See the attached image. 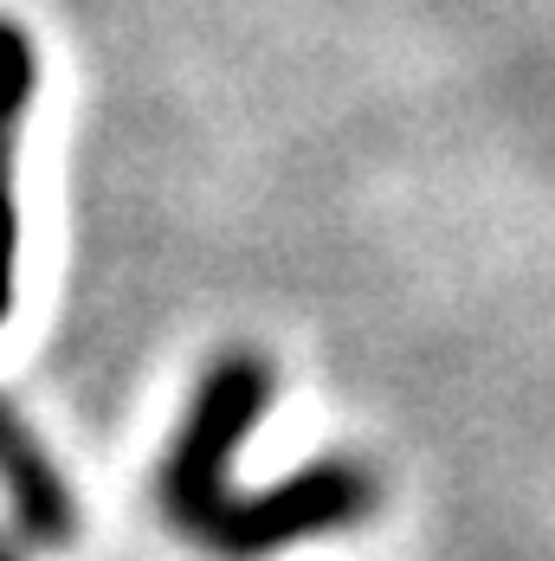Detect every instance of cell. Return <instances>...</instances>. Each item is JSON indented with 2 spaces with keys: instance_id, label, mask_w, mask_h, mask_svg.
<instances>
[{
  "instance_id": "1",
  "label": "cell",
  "mask_w": 555,
  "mask_h": 561,
  "mask_svg": "<svg viewBox=\"0 0 555 561\" xmlns=\"http://www.w3.org/2000/svg\"><path fill=\"white\" fill-rule=\"evenodd\" d=\"M265 407H272V368L259 355H220L201 375V388L188 400V420H181L162 465V510L188 542H201L214 529V516L226 510L233 458L246 446V433L265 420Z\"/></svg>"
},
{
  "instance_id": "2",
  "label": "cell",
  "mask_w": 555,
  "mask_h": 561,
  "mask_svg": "<svg viewBox=\"0 0 555 561\" xmlns=\"http://www.w3.org/2000/svg\"><path fill=\"white\" fill-rule=\"evenodd\" d=\"M362 516H375V478L349 458H317L265 491H233L201 542L220 561H265L310 536L355 529Z\"/></svg>"
},
{
  "instance_id": "3",
  "label": "cell",
  "mask_w": 555,
  "mask_h": 561,
  "mask_svg": "<svg viewBox=\"0 0 555 561\" xmlns=\"http://www.w3.org/2000/svg\"><path fill=\"white\" fill-rule=\"evenodd\" d=\"M0 484L13 497V523L33 549H71L78 542V504H71V484L58 478V465L46 458V446L20 426V413L0 400Z\"/></svg>"
},
{
  "instance_id": "4",
  "label": "cell",
  "mask_w": 555,
  "mask_h": 561,
  "mask_svg": "<svg viewBox=\"0 0 555 561\" xmlns=\"http://www.w3.org/2000/svg\"><path fill=\"white\" fill-rule=\"evenodd\" d=\"M33 46H26V33L13 26V20H0V129H13L20 111L33 104Z\"/></svg>"
},
{
  "instance_id": "5",
  "label": "cell",
  "mask_w": 555,
  "mask_h": 561,
  "mask_svg": "<svg viewBox=\"0 0 555 561\" xmlns=\"http://www.w3.org/2000/svg\"><path fill=\"white\" fill-rule=\"evenodd\" d=\"M13 259H20V214H13V142L0 129V317L13 310Z\"/></svg>"
},
{
  "instance_id": "6",
  "label": "cell",
  "mask_w": 555,
  "mask_h": 561,
  "mask_svg": "<svg viewBox=\"0 0 555 561\" xmlns=\"http://www.w3.org/2000/svg\"><path fill=\"white\" fill-rule=\"evenodd\" d=\"M0 561H20V556H13V549H7V542H0Z\"/></svg>"
}]
</instances>
